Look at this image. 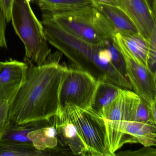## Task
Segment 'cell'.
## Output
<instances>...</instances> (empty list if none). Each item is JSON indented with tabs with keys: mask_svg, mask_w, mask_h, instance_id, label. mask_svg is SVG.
Listing matches in <instances>:
<instances>
[{
	"mask_svg": "<svg viewBox=\"0 0 156 156\" xmlns=\"http://www.w3.org/2000/svg\"><path fill=\"white\" fill-rule=\"evenodd\" d=\"M62 53L51 54L42 64H27L24 80L11 101L8 121L19 125L48 120L60 106L61 86L68 67L60 63ZM7 121V122H8Z\"/></svg>",
	"mask_w": 156,
	"mask_h": 156,
	"instance_id": "cell-1",
	"label": "cell"
},
{
	"mask_svg": "<svg viewBox=\"0 0 156 156\" xmlns=\"http://www.w3.org/2000/svg\"><path fill=\"white\" fill-rule=\"evenodd\" d=\"M42 24L47 41L64 55L73 67L89 73L98 82H110L132 90L128 80L111 62L105 42L92 43L79 39L59 26L51 17L42 15Z\"/></svg>",
	"mask_w": 156,
	"mask_h": 156,
	"instance_id": "cell-2",
	"label": "cell"
},
{
	"mask_svg": "<svg viewBox=\"0 0 156 156\" xmlns=\"http://www.w3.org/2000/svg\"><path fill=\"white\" fill-rule=\"evenodd\" d=\"M43 15L49 16L69 33L88 42L99 44L110 41L116 34L105 16L92 4Z\"/></svg>",
	"mask_w": 156,
	"mask_h": 156,
	"instance_id": "cell-3",
	"label": "cell"
},
{
	"mask_svg": "<svg viewBox=\"0 0 156 156\" xmlns=\"http://www.w3.org/2000/svg\"><path fill=\"white\" fill-rule=\"evenodd\" d=\"M11 20L25 47L24 62L37 65L45 62L51 51L41 22L35 16L29 0H14Z\"/></svg>",
	"mask_w": 156,
	"mask_h": 156,
	"instance_id": "cell-4",
	"label": "cell"
},
{
	"mask_svg": "<svg viewBox=\"0 0 156 156\" xmlns=\"http://www.w3.org/2000/svg\"><path fill=\"white\" fill-rule=\"evenodd\" d=\"M56 115L74 125L85 144L87 156H112L104 119L92 107L83 108L68 103Z\"/></svg>",
	"mask_w": 156,
	"mask_h": 156,
	"instance_id": "cell-5",
	"label": "cell"
},
{
	"mask_svg": "<svg viewBox=\"0 0 156 156\" xmlns=\"http://www.w3.org/2000/svg\"><path fill=\"white\" fill-rule=\"evenodd\" d=\"M140 97L134 91L119 88L116 97L103 108L100 115L106 129L108 150L112 156L126 144L125 131L129 123L135 120Z\"/></svg>",
	"mask_w": 156,
	"mask_h": 156,
	"instance_id": "cell-6",
	"label": "cell"
},
{
	"mask_svg": "<svg viewBox=\"0 0 156 156\" xmlns=\"http://www.w3.org/2000/svg\"><path fill=\"white\" fill-rule=\"evenodd\" d=\"M113 41L123 56L127 79L132 90L150 105L156 103V73L145 66L128 50L117 33Z\"/></svg>",
	"mask_w": 156,
	"mask_h": 156,
	"instance_id": "cell-7",
	"label": "cell"
},
{
	"mask_svg": "<svg viewBox=\"0 0 156 156\" xmlns=\"http://www.w3.org/2000/svg\"><path fill=\"white\" fill-rule=\"evenodd\" d=\"M98 84L87 72L68 67L60 90L59 109L68 103L83 108L91 107Z\"/></svg>",
	"mask_w": 156,
	"mask_h": 156,
	"instance_id": "cell-8",
	"label": "cell"
},
{
	"mask_svg": "<svg viewBox=\"0 0 156 156\" xmlns=\"http://www.w3.org/2000/svg\"><path fill=\"white\" fill-rule=\"evenodd\" d=\"M117 7L132 21L139 32L150 40L156 30V14L147 0H116Z\"/></svg>",
	"mask_w": 156,
	"mask_h": 156,
	"instance_id": "cell-9",
	"label": "cell"
},
{
	"mask_svg": "<svg viewBox=\"0 0 156 156\" xmlns=\"http://www.w3.org/2000/svg\"><path fill=\"white\" fill-rule=\"evenodd\" d=\"M27 64L10 58L0 67V100L11 102L21 85Z\"/></svg>",
	"mask_w": 156,
	"mask_h": 156,
	"instance_id": "cell-10",
	"label": "cell"
},
{
	"mask_svg": "<svg viewBox=\"0 0 156 156\" xmlns=\"http://www.w3.org/2000/svg\"><path fill=\"white\" fill-rule=\"evenodd\" d=\"M50 122L57 131L58 145L67 146L74 155L87 156L84 142L74 124L55 115Z\"/></svg>",
	"mask_w": 156,
	"mask_h": 156,
	"instance_id": "cell-11",
	"label": "cell"
},
{
	"mask_svg": "<svg viewBox=\"0 0 156 156\" xmlns=\"http://www.w3.org/2000/svg\"><path fill=\"white\" fill-rule=\"evenodd\" d=\"M126 143H140L144 147L156 145V124L133 120L128 125L125 131Z\"/></svg>",
	"mask_w": 156,
	"mask_h": 156,
	"instance_id": "cell-12",
	"label": "cell"
},
{
	"mask_svg": "<svg viewBox=\"0 0 156 156\" xmlns=\"http://www.w3.org/2000/svg\"><path fill=\"white\" fill-rule=\"evenodd\" d=\"M104 14L115 30L116 33H139L132 21L118 7L105 4L94 6Z\"/></svg>",
	"mask_w": 156,
	"mask_h": 156,
	"instance_id": "cell-13",
	"label": "cell"
},
{
	"mask_svg": "<svg viewBox=\"0 0 156 156\" xmlns=\"http://www.w3.org/2000/svg\"><path fill=\"white\" fill-rule=\"evenodd\" d=\"M49 123L50 120H41L19 125L12 121H8L0 138L32 145L27 138L28 133Z\"/></svg>",
	"mask_w": 156,
	"mask_h": 156,
	"instance_id": "cell-14",
	"label": "cell"
},
{
	"mask_svg": "<svg viewBox=\"0 0 156 156\" xmlns=\"http://www.w3.org/2000/svg\"><path fill=\"white\" fill-rule=\"evenodd\" d=\"M118 34L128 50L145 66L148 67V59L150 40L144 37L140 33Z\"/></svg>",
	"mask_w": 156,
	"mask_h": 156,
	"instance_id": "cell-15",
	"label": "cell"
},
{
	"mask_svg": "<svg viewBox=\"0 0 156 156\" xmlns=\"http://www.w3.org/2000/svg\"><path fill=\"white\" fill-rule=\"evenodd\" d=\"M27 138L33 146L38 150L43 151L58 145L57 131L51 124L31 131Z\"/></svg>",
	"mask_w": 156,
	"mask_h": 156,
	"instance_id": "cell-16",
	"label": "cell"
},
{
	"mask_svg": "<svg viewBox=\"0 0 156 156\" xmlns=\"http://www.w3.org/2000/svg\"><path fill=\"white\" fill-rule=\"evenodd\" d=\"M49 156L48 149L40 151L31 144L0 138V156Z\"/></svg>",
	"mask_w": 156,
	"mask_h": 156,
	"instance_id": "cell-17",
	"label": "cell"
},
{
	"mask_svg": "<svg viewBox=\"0 0 156 156\" xmlns=\"http://www.w3.org/2000/svg\"><path fill=\"white\" fill-rule=\"evenodd\" d=\"M37 3L42 14H50L55 12L78 9L91 4L89 0H29Z\"/></svg>",
	"mask_w": 156,
	"mask_h": 156,
	"instance_id": "cell-18",
	"label": "cell"
},
{
	"mask_svg": "<svg viewBox=\"0 0 156 156\" xmlns=\"http://www.w3.org/2000/svg\"><path fill=\"white\" fill-rule=\"evenodd\" d=\"M120 88L110 82H98L91 107L100 115L104 108L116 97Z\"/></svg>",
	"mask_w": 156,
	"mask_h": 156,
	"instance_id": "cell-19",
	"label": "cell"
},
{
	"mask_svg": "<svg viewBox=\"0 0 156 156\" xmlns=\"http://www.w3.org/2000/svg\"><path fill=\"white\" fill-rule=\"evenodd\" d=\"M156 103L150 105L140 98V102L136 112L135 121L156 124Z\"/></svg>",
	"mask_w": 156,
	"mask_h": 156,
	"instance_id": "cell-20",
	"label": "cell"
},
{
	"mask_svg": "<svg viewBox=\"0 0 156 156\" xmlns=\"http://www.w3.org/2000/svg\"><path fill=\"white\" fill-rule=\"evenodd\" d=\"M105 46L109 51L112 63L117 70L127 79L124 59L120 52L114 44L113 40L107 41Z\"/></svg>",
	"mask_w": 156,
	"mask_h": 156,
	"instance_id": "cell-21",
	"label": "cell"
},
{
	"mask_svg": "<svg viewBox=\"0 0 156 156\" xmlns=\"http://www.w3.org/2000/svg\"><path fill=\"white\" fill-rule=\"evenodd\" d=\"M115 156H156V150L151 147H144L137 150H127L124 151H119L115 154Z\"/></svg>",
	"mask_w": 156,
	"mask_h": 156,
	"instance_id": "cell-22",
	"label": "cell"
},
{
	"mask_svg": "<svg viewBox=\"0 0 156 156\" xmlns=\"http://www.w3.org/2000/svg\"><path fill=\"white\" fill-rule=\"evenodd\" d=\"M156 30L154 31L151 38L148 59V66L149 68L155 73L156 64Z\"/></svg>",
	"mask_w": 156,
	"mask_h": 156,
	"instance_id": "cell-23",
	"label": "cell"
},
{
	"mask_svg": "<svg viewBox=\"0 0 156 156\" xmlns=\"http://www.w3.org/2000/svg\"><path fill=\"white\" fill-rule=\"evenodd\" d=\"M9 102L5 100H0V138L5 128L9 117Z\"/></svg>",
	"mask_w": 156,
	"mask_h": 156,
	"instance_id": "cell-24",
	"label": "cell"
},
{
	"mask_svg": "<svg viewBox=\"0 0 156 156\" xmlns=\"http://www.w3.org/2000/svg\"><path fill=\"white\" fill-rule=\"evenodd\" d=\"M7 23L8 22L5 13L0 5V49L2 48L7 49L8 47L6 38Z\"/></svg>",
	"mask_w": 156,
	"mask_h": 156,
	"instance_id": "cell-25",
	"label": "cell"
},
{
	"mask_svg": "<svg viewBox=\"0 0 156 156\" xmlns=\"http://www.w3.org/2000/svg\"><path fill=\"white\" fill-rule=\"evenodd\" d=\"M14 0H0V5L2 8L7 22H9L11 20L12 9Z\"/></svg>",
	"mask_w": 156,
	"mask_h": 156,
	"instance_id": "cell-26",
	"label": "cell"
},
{
	"mask_svg": "<svg viewBox=\"0 0 156 156\" xmlns=\"http://www.w3.org/2000/svg\"><path fill=\"white\" fill-rule=\"evenodd\" d=\"M89 1L93 6L101 4L117 7L116 0H89Z\"/></svg>",
	"mask_w": 156,
	"mask_h": 156,
	"instance_id": "cell-27",
	"label": "cell"
},
{
	"mask_svg": "<svg viewBox=\"0 0 156 156\" xmlns=\"http://www.w3.org/2000/svg\"><path fill=\"white\" fill-rule=\"evenodd\" d=\"M147 1L151 10L154 14H156V0H147Z\"/></svg>",
	"mask_w": 156,
	"mask_h": 156,
	"instance_id": "cell-28",
	"label": "cell"
},
{
	"mask_svg": "<svg viewBox=\"0 0 156 156\" xmlns=\"http://www.w3.org/2000/svg\"><path fill=\"white\" fill-rule=\"evenodd\" d=\"M2 64H3V62H1V61H0V67H1Z\"/></svg>",
	"mask_w": 156,
	"mask_h": 156,
	"instance_id": "cell-29",
	"label": "cell"
}]
</instances>
